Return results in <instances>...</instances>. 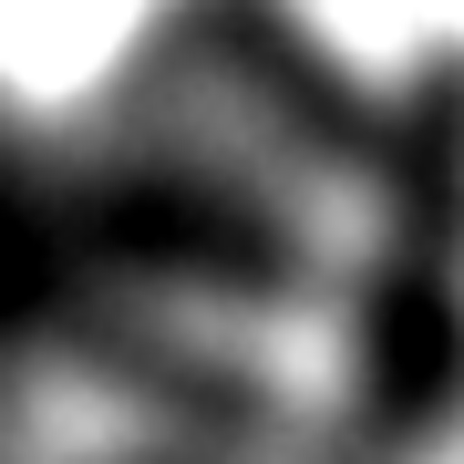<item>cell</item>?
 <instances>
[]
</instances>
